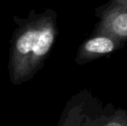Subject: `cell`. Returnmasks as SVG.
<instances>
[{
	"label": "cell",
	"mask_w": 127,
	"mask_h": 126,
	"mask_svg": "<svg viewBox=\"0 0 127 126\" xmlns=\"http://www.w3.org/2000/svg\"><path fill=\"white\" fill-rule=\"evenodd\" d=\"M20 35L17 41V49L21 54H32L34 57L43 56L50 49L54 42V30L49 22L45 19L34 21Z\"/></svg>",
	"instance_id": "cell-1"
},
{
	"label": "cell",
	"mask_w": 127,
	"mask_h": 126,
	"mask_svg": "<svg viewBox=\"0 0 127 126\" xmlns=\"http://www.w3.org/2000/svg\"><path fill=\"white\" fill-rule=\"evenodd\" d=\"M85 49L87 52L94 54H107L114 49V43L106 37H96L86 43Z\"/></svg>",
	"instance_id": "cell-2"
},
{
	"label": "cell",
	"mask_w": 127,
	"mask_h": 126,
	"mask_svg": "<svg viewBox=\"0 0 127 126\" xmlns=\"http://www.w3.org/2000/svg\"><path fill=\"white\" fill-rule=\"evenodd\" d=\"M106 126H121L119 124H118V123H111V124H109L108 125H106Z\"/></svg>",
	"instance_id": "cell-4"
},
{
	"label": "cell",
	"mask_w": 127,
	"mask_h": 126,
	"mask_svg": "<svg viewBox=\"0 0 127 126\" xmlns=\"http://www.w3.org/2000/svg\"><path fill=\"white\" fill-rule=\"evenodd\" d=\"M112 27L116 34L122 36H127V13L117 16L112 21Z\"/></svg>",
	"instance_id": "cell-3"
}]
</instances>
